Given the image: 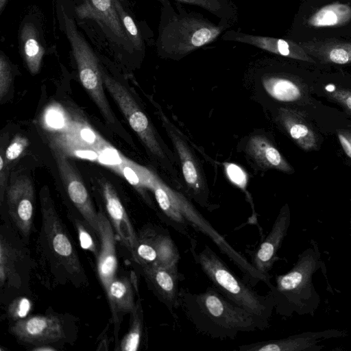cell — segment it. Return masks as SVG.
Segmentation results:
<instances>
[{"label":"cell","instance_id":"obj_41","mask_svg":"<svg viewBox=\"0 0 351 351\" xmlns=\"http://www.w3.org/2000/svg\"><path fill=\"white\" fill-rule=\"evenodd\" d=\"M5 164L4 163V160L3 156H0V186H1V202L3 203V197H4V192H5L6 186L5 183L3 181L5 178V175L4 176V167Z\"/></svg>","mask_w":351,"mask_h":351},{"label":"cell","instance_id":"obj_14","mask_svg":"<svg viewBox=\"0 0 351 351\" xmlns=\"http://www.w3.org/2000/svg\"><path fill=\"white\" fill-rule=\"evenodd\" d=\"M140 266L149 288L173 314L178 308L180 275L178 267L158 264H142Z\"/></svg>","mask_w":351,"mask_h":351},{"label":"cell","instance_id":"obj_44","mask_svg":"<svg viewBox=\"0 0 351 351\" xmlns=\"http://www.w3.org/2000/svg\"><path fill=\"white\" fill-rule=\"evenodd\" d=\"M350 229H351V217H350Z\"/></svg>","mask_w":351,"mask_h":351},{"label":"cell","instance_id":"obj_25","mask_svg":"<svg viewBox=\"0 0 351 351\" xmlns=\"http://www.w3.org/2000/svg\"><path fill=\"white\" fill-rule=\"evenodd\" d=\"M169 136L178 153L183 176L189 187L199 193L204 186L200 169L195 162L185 141L172 129V125L167 127Z\"/></svg>","mask_w":351,"mask_h":351},{"label":"cell","instance_id":"obj_33","mask_svg":"<svg viewBox=\"0 0 351 351\" xmlns=\"http://www.w3.org/2000/svg\"><path fill=\"white\" fill-rule=\"evenodd\" d=\"M114 2L122 26L126 32L132 47L136 49L141 50L143 47V40L133 19L124 10L119 0H114Z\"/></svg>","mask_w":351,"mask_h":351},{"label":"cell","instance_id":"obj_35","mask_svg":"<svg viewBox=\"0 0 351 351\" xmlns=\"http://www.w3.org/2000/svg\"><path fill=\"white\" fill-rule=\"evenodd\" d=\"M12 82V72L8 60L1 53L0 56V100L8 94Z\"/></svg>","mask_w":351,"mask_h":351},{"label":"cell","instance_id":"obj_36","mask_svg":"<svg viewBox=\"0 0 351 351\" xmlns=\"http://www.w3.org/2000/svg\"><path fill=\"white\" fill-rule=\"evenodd\" d=\"M32 308V302L27 298H15L8 307V315L13 320L17 321L28 316Z\"/></svg>","mask_w":351,"mask_h":351},{"label":"cell","instance_id":"obj_21","mask_svg":"<svg viewBox=\"0 0 351 351\" xmlns=\"http://www.w3.org/2000/svg\"><path fill=\"white\" fill-rule=\"evenodd\" d=\"M300 44L313 59L340 65L351 63V41L328 38L303 41Z\"/></svg>","mask_w":351,"mask_h":351},{"label":"cell","instance_id":"obj_43","mask_svg":"<svg viewBox=\"0 0 351 351\" xmlns=\"http://www.w3.org/2000/svg\"><path fill=\"white\" fill-rule=\"evenodd\" d=\"M8 0H0V12L1 13L3 12Z\"/></svg>","mask_w":351,"mask_h":351},{"label":"cell","instance_id":"obj_12","mask_svg":"<svg viewBox=\"0 0 351 351\" xmlns=\"http://www.w3.org/2000/svg\"><path fill=\"white\" fill-rule=\"evenodd\" d=\"M1 226L0 234V287L1 291L19 289L23 285L24 271L29 263L27 251L18 237Z\"/></svg>","mask_w":351,"mask_h":351},{"label":"cell","instance_id":"obj_17","mask_svg":"<svg viewBox=\"0 0 351 351\" xmlns=\"http://www.w3.org/2000/svg\"><path fill=\"white\" fill-rule=\"evenodd\" d=\"M99 217V250L97 257V271L99 281L106 292L110 283L116 277L117 257L116 236L106 214L100 209Z\"/></svg>","mask_w":351,"mask_h":351},{"label":"cell","instance_id":"obj_37","mask_svg":"<svg viewBox=\"0 0 351 351\" xmlns=\"http://www.w3.org/2000/svg\"><path fill=\"white\" fill-rule=\"evenodd\" d=\"M327 95L351 112V91L337 88L332 84L325 87Z\"/></svg>","mask_w":351,"mask_h":351},{"label":"cell","instance_id":"obj_10","mask_svg":"<svg viewBox=\"0 0 351 351\" xmlns=\"http://www.w3.org/2000/svg\"><path fill=\"white\" fill-rule=\"evenodd\" d=\"M54 158L67 195L82 218L99 236V217L82 178L67 157L60 151L53 152Z\"/></svg>","mask_w":351,"mask_h":351},{"label":"cell","instance_id":"obj_40","mask_svg":"<svg viewBox=\"0 0 351 351\" xmlns=\"http://www.w3.org/2000/svg\"><path fill=\"white\" fill-rule=\"evenodd\" d=\"M337 136L344 152L351 158V133L339 132Z\"/></svg>","mask_w":351,"mask_h":351},{"label":"cell","instance_id":"obj_27","mask_svg":"<svg viewBox=\"0 0 351 351\" xmlns=\"http://www.w3.org/2000/svg\"><path fill=\"white\" fill-rule=\"evenodd\" d=\"M265 91L274 99L283 102L299 101L303 96L300 86L295 81L282 76L267 75L262 78Z\"/></svg>","mask_w":351,"mask_h":351},{"label":"cell","instance_id":"obj_2","mask_svg":"<svg viewBox=\"0 0 351 351\" xmlns=\"http://www.w3.org/2000/svg\"><path fill=\"white\" fill-rule=\"evenodd\" d=\"M40 204L41 226L36 246L40 263L56 283L82 286L87 278L47 186L40 190Z\"/></svg>","mask_w":351,"mask_h":351},{"label":"cell","instance_id":"obj_39","mask_svg":"<svg viewBox=\"0 0 351 351\" xmlns=\"http://www.w3.org/2000/svg\"><path fill=\"white\" fill-rule=\"evenodd\" d=\"M226 172L228 178L233 183L241 187L245 186L247 177L241 168L234 164H228L226 166Z\"/></svg>","mask_w":351,"mask_h":351},{"label":"cell","instance_id":"obj_6","mask_svg":"<svg viewBox=\"0 0 351 351\" xmlns=\"http://www.w3.org/2000/svg\"><path fill=\"white\" fill-rule=\"evenodd\" d=\"M62 14L64 29L72 47L82 84L99 108L103 117L108 122L114 123L115 119L104 93L103 76L97 59L76 28L73 18L67 14L64 8Z\"/></svg>","mask_w":351,"mask_h":351},{"label":"cell","instance_id":"obj_16","mask_svg":"<svg viewBox=\"0 0 351 351\" xmlns=\"http://www.w3.org/2000/svg\"><path fill=\"white\" fill-rule=\"evenodd\" d=\"M222 39L253 45L270 53L291 59L315 64L300 43L291 40L269 36L247 34L234 30H229L222 35Z\"/></svg>","mask_w":351,"mask_h":351},{"label":"cell","instance_id":"obj_15","mask_svg":"<svg viewBox=\"0 0 351 351\" xmlns=\"http://www.w3.org/2000/svg\"><path fill=\"white\" fill-rule=\"evenodd\" d=\"M291 223V213L287 204L280 209L269 233L254 253L252 265L270 280L269 274L277 260V253L287 235Z\"/></svg>","mask_w":351,"mask_h":351},{"label":"cell","instance_id":"obj_18","mask_svg":"<svg viewBox=\"0 0 351 351\" xmlns=\"http://www.w3.org/2000/svg\"><path fill=\"white\" fill-rule=\"evenodd\" d=\"M101 193L108 217L116 235L132 256L137 245L138 235L127 212L110 183L106 182L101 184Z\"/></svg>","mask_w":351,"mask_h":351},{"label":"cell","instance_id":"obj_8","mask_svg":"<svg viewBox=\"0 0 351 351\" xmlns=\"http://www.w3.org/2000/svg\"><path fill=\"white\" fill-rule=\"evenodd\" d=\"M34 189L25 175L10 178L5 190L8 214L16 232L27 241L30 236L34 215Z\"/></svg>","mask_w":351,"mask_h":351},{"label":"cell","instance_id":"obj_38","mask_svg":"<svg viewBox=\"0 0 351 351\" xmlns=\"http://www.w3.org/2000/svg\"><path fill=\"white\" fill-rule=\"evenodd\" d=\"M28 145L26 138L17 135L11 141L5 150V158L8 161L18 158Z\"/></svg>","mask_w":351,"mask_h":351},{"label":"cell","instance_id":"obj_30","mask_svg":"<svg viewBox=\"0 0 351 351\" xmlns=\"http://www.w3.org/2000/svg\"><path fill=\"white\" fill-rule=\"evenodd\" d=\"M200 7L219 17L221 21L233 24L237 19V8L231 0H176Z\"/></svg>","mask_w":351,"mask_h":351},{"label":"cell","instance_id":"obj_24","mask_svg":"<svg viewBox=\"0 0 351 351\" xmlns=\"http://www.w3.org/2000/svg\"><path fill=\"white\" fill-rule=\"evenodd\" d=\"M278 119L291 138L305 151L314 149L317 138L312 128L295 111L280 108Z\"/></svg>","mask_w":351,"mask_h":351},{"label":"cell","instance_id":"obj_5","mask_svg":"<svg viewBox=\"0 0 351 351\" xmlns=\"http://www.w3.org/2000/svg\"><path fill=\"white\" fill-rule=\"evenodd\" d=\"M195 262L213 287L229 300L269 324L275 307L272 295L258 294L239 279L208 245L198 253L192 250Z\"/></svg>","mask_w":351,"mask_h":351},{"label":"cell","instance_id":"obj_1","mask_svg":"<svg viewBox=\"0 0 351 351\" xmlns=\"http://www.w3.org/2000/svg\"><path fill=\"white\" fill-rule=\"evenodd\" d=\"M178 307L197 331L213 339L232 340L241 332L269 327V323L233 303L213 286L199 293L180 289Z\"/></svg>","mask_w":351,"mask_h":351},{"label":"cell","instance_id":"obj_31","mask_svg":"<svg viewBox=\"0 0 351 351\" xmlns=\"http://www.w3.org/2000/svg\"><path fill=\"white\" fill-rule=\"evenodd\" d=\"M153 242L157 253V264L178 267L180 255L170 236L153 228Z\"/></svg>","mask_w":351,"mask_h":351},{"label":"cell","instance_id":"obj_11","mask_svg":"<svg viewBox=\"0 0 351 351\" xmlns=\"http://www.w3.org/2000/svg\"><path fill=\"white\" fill-rule=\"evenodd\" d=\"M9 330L19 341L35 346L60 341L66 337L63 321L53 315L27 316L15 321Z\"/></svg>","mask_w":351,"mask_h":351},{"label":"cell","instance_id":"obj_26","mask_svg":"<svg viewBox=\"0 0 351 351\" xmlns=\"http://www.w3.org/2000/svg\"><path fill=\"white\" fill-rule=\"evenodd\" d=\"M20 40L22 54L28 69L32 75H35L39 71L45 49L34 24L25 23L23 25L20 34Z\"/></svg>","mask_w":351,"mask_h":351},{"label":"cell","instance_id":"obj_20","mask_svg":"<svg viewBox=\"0 0 351 351\" xmlns=\"http://www.w3.org/2000/svg\"><path fill=\"white\" fill-rule=\"evenodd\" d=\"M78 13L83 17L93 16L102 23L117 41L126 47L132 45L121 23L114 0H86V3L78 10Z\"/></svg>","mask_w":351,"mask_h":351},{"label":"cell","instance_id":"obj_23","mask_svg":"<svg viewBox=\"0 0 351 351\" xmlns=\"http://www.w3.org/2000/svg\"><path fill=\"white\" fill-rule=\"evenodd\" d=\"M245 151L261 167L274 169L285 173H291L293 171L292 167L279 151L264 136H251L246 144Z\"/></svg>","mask_w":351,"mask_h":351},{"label":"cell","instance_id":"obj_29","mask_svg":"<svg viewBox=\"0 0 351 351\" xmlns=\"http://www.w3.org/2000/svg\"><path fill=\"white\" fill-rule=\"evenodd\" d=\"M130 314L129 329L120 341L118 350L136 351L140 346L143 330V312L140 298Z\"/></svg>","mask_w":351,"mask_h":351},{"label":"cell","instance_id":"obj_19","mask_svg":"<svg viewBox=\"0 0 351 351\" xmlns=\"http://www.w3.org/2000/svg\"><path fill=\"white\" fill-rule=\"evenodd\" d=\"M303 25L309 30L339 29L351 24V2L332 1L310 12Z\"/></svg>","mask_w":351,"mask_h":351},{"label":"cell","instance_id":"obj_7","mask_svg":"<svg viewBox=\"0 0 351 351\" xmlns=\"http://www.w3.org/2000/svg\"><path fill=\"white\" fill-rule=\"evenodd\" d=\"M103 80L106 88L118 104L132 129L152 154L163 158L165 154L153 128L133 97L121 83L107 75H103Z\"/></svg>","mask_w":351,"mask_h":351},{"label":"cell","instance_id":"obj_42","mask_svg":"<svg viewBox=\"0 0 351 351\" xmlns=\"http://www.w3.org/2000/svg\"><path fill=\"white\" fill-rule=\"evenodd\" d=\"M32 350L35 351H51V350H56V349L53 347H51L48 345H42V346H36L34 348L32 349Z\"/></svg>","mask_w":351,"mask_h":351},{"label":"cell","instance_id":"obj_13","mask_svg":"<svg viewBox=\"0 0 351 351\" xmlns=\"http://www.w3.org/2000/svg\"><path fill=\"white\" fill-rule=\"evenodd\" d=\"M346 331L337 329L318 332H305L287 338L258 341L241 345L240 351H319L323 348L319 343L332 338L346 336Z\"/></svg>","mask_w":351,"mask_h":351},{"label":"cell","instance_id":"obj_32","mask_svg":"<svg viewBox=\"0 0 351 351\" xmlns=\"http://www.w3.org/2000/svg\"><path fill=\"white\" fill-rule=\"evenodd\" d=\"M70 219L76 230L82 248L91 252L97 258L100 244L97 240L99 239V236L82 218L71 215Z\"/></svg>","mask_w":351,"mask_h":351},{"label":"cell","instance_id":"obj_9","mask_svg":"<svg viewBox=\"0 0 351 351\" xmlns=\"http://www.w3.org/2000/svg\"><path fill=\"white\" fill-rule=\"evenodd\" d=\"M178 209L184 218L192 225L209 237L218 246L221 252L225 254L245 274L249 283L256 284L259 281L265 282L269 288L271 286V280L258 272L255 267L243 255L237 252L228 242L216 232L205 219L193 208L184 197L177 204Z\"/></svg>","mask_w":351,"mask_h":351},{"label":"cell","instance_id":"obj_22","mask_svg":"<svg viewBox=\"0 0 351 351\" xmlns=\"http://www.w3.org/2000/svg\"><path fill=\"white\" fill-rule=\"evenodd\" d=\"M105 293L115 326L114 335L117 338L120 318L123 315L130 313L136 304L132 282L127 277H115Z\"/></svg>","mask_w":351,"mask_h":351},{"label":"cell","instance_id":"obj_28","mask_svg":"<svg viewBox=\"0 0 351 351\" xmlns=\"http://www.w3.org/2000/svg\"><path fill=\"white\" fill-rule=\"evenodd\" d=\"M146 188L152 191L162 210L172 220L184 223V218L176 208L173 199L174 190L166 185L156 175L149 171Z\"/></svg>","mask_w":351,"mask_h":351},{"label":"cell","instance_id":"obj_34","mask_svg":"<svg viewBox=\"0 0 351 351\" xmlns=\"http://www.w3.org/2000/svg\"><path fill=\"white\" fill-rule=\"evenodd\" d=\"M117 168L132 184L145 187L149 169L131 161L121 162Z\"/></svg>","mask_w":351,"mask_h":351},{"label":"cell","instance_id":"obj_3","mask_svg":"<svg viewBox=\"0 0 351 351\" xmlns=\"http://www.w3.org/2000/svg\"><path fill=\"white\" fill-rule=\"evenodd\" d=\"M162 11L158 49L165 57L179 60L199 48L213 43L231 26L218 25L199 13L188 12L180 5L176 10L169 0H161Z\"/></svg>","mask_w":351,"mask_h":351},{"label":"cell","instance_id":"obj_4","mask_svg":"<svg viewBox=\"0 0 351 351\" xmlns=\"http://www.w3.org/2000/svg\"><path fill=\"white\" fill-rule=\"evenodd\" d=\"M312 245L298 256L293 267L286 274L275 277V285L269 293L272 295L276 313L285 317L313 313L320 299L313 283V276L324 266L317 244Z\"/></svg>","mask_w":351,"mask_h":351}]
</instances>
